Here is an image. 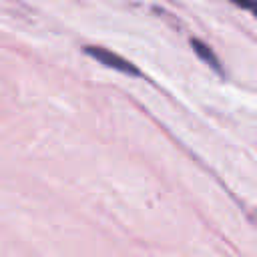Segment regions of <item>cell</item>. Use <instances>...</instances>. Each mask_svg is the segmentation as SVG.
<instances>
[{"label":"cell","instance_id":"obj_1","mask_svg":"<svg viewBox=\"0 0 257 257\" xmlns=\"http://www.w3.org/2000/svg\"><path fill=\"white\" fill-rule=\"evenodd\" d=\"M84 54H88L90 58L98 60L100 64L112 68V70H118V72H124V74H133V76H141V70L126 58L102 48V46H84Z\"/></svg>","mask_w":257,"mask_h":257},{"label":"cell","instance_id":"obj_2","mask_svg":"<svg viewBox=\"0 0 257 257\" xmlns=\"http://www.w3.org/2000/svg\"><path fill=\"white\" fill-rule=\"evenodd\" d=\"M191 46H193V50L197 52V56L201 58V60H205L211 68H215L217 72H221V64H219V58L215 56V52L205 44V42H201L199 38H191Z\"/></svg>","mask_w":257,"mask_h":257},{"label":"cell","instance_id":"obj_3","mask_svg":"<svg viewBox=\"0 0 257 257\" xmlns=\"http://www.w3.org/2000/svg\"><path fill=\"white\" fill-rule=\"evenodd\" d=\"M231 2L241 6V8H245V10H253V0H231Z\"/></svg>","mask_w":257,"mask_h":257}]
</instances>
